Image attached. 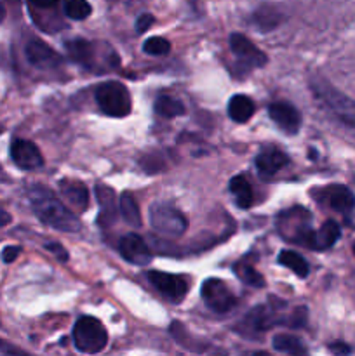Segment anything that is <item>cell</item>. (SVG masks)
<instances>
[{
	"label": "cell",
	"instance_id": "1",
	"mask_svg": "<svg viewBox=\"0 0 355 356\" xmlns=\"http://www.w3.org/2000/svg\"><path fill=\"white\" fill-rule=\"evenodd\" d=\"M28 197H30V204L35 216H37L44 225L65 233L80 232L82 225H80L79 218H77L70 209H66L65 205L47 190V188H30Z\"/></svg>",
	"mask_w": 355,
	"mask_h": 356
},
{
	"label": "cell",
	"instance_id": "2",
	"mask_svg": "<svg viewBox=\"0 0 355 356\" xmlns=\"http://www.w3.org/2000/svg\"><path fill=\"white\" fill-rule=\"evenodd\" d=\"M313 94L319 99V103L331 113V117L336 118L341 125L355 131V101L345 96L343 92L331 86L324 79H313L310 82Z\"/></svg>",
	"mask_w": 355,
	"mask_h": 356
},
{
	"label": "cell",
	"instance_id": "3",
	"mask_svg": "<svg viewBox=\"0 0 355 356\" xmlns=\"http://www.w3.org/2000/svg\"><path fill=\"white\" fill-rule=\"evenodd\" d=\"M96 103L104 115L115 118L127 117L132 108L131 94H129L127 87L117 80L104 82L97 87Z\"/></svg>",
	"mask_w": 355,
	"mask_h": 356
},
{
	"label": "cell",
	"instance_id": "4",
	"mask_svg": "<svg viewBox=\"0 0 355 356\" xmlns=\"http://www.w3.org/2000/svg\"><path fill=\"white\" fill-rule=\"evenodd\" d=\"M73 343L80 353L96 355L104 350L108 343V334L103 323L93 316H82L73 329Z\"/></svg>",
	"mask_w": 355,
	"mask_h": 356
},
{
	"label": "cell",
	"instance_id": "5",
	"mask_svg": "<svg viewBox=\"0 0 355 356\" xmlns=\"http://www.w3.org/2000/svg\"><path fill=\"white\" fill-rule=\"evenodd\" d=\"M150 225L167 236H180L188 228L187 218L167 202H157L150 207Z\"/></svg>",
	"mask_w": 355,
	"mask_h": 356
},
{
	"label": "cell",
	"instance_id": "6",
	"mask_svg": "<svg viewBox=\"0 0 355 356\" xmlns=\"http://www.w3.org/2000/svg\"><path fill=\"white\" fill-rule=\"evenodd\" d=\"M148 282L164 296L166 299L173 302L183 301L184 296L188 294V280L180 275L162 273V271H150Z\"/></svg>",
	"mask_w": 355,
	"mask_h": 356
},
{
	"label": "cell",
	"instance_id": "7",
	"mask_svg": "<svg viewBox=\"0 0 355 356\" xmlns=\"http://www.w3.org/2000/svg\"><path fill=\"white\" fill-rule=\"evenodd\" d=\"M202 298H204L205 305L216 313H226L235 306L237 299L232 294L225 282L218 280V278H209L202 285Z\"/></svg>",
	"mask_w": 355,
	"mask_h": 356
},
{
	"label": "cell",
	"instance_id": "8",
	"mask_svg": "<svg viewBox=\"0 0 355 356\" xmlns=\"http://www.w3.org/2000/svg\"><path fill=\"white\" fill-rule=\"evenodd\" d=\"M341 229L334 221H326L317 232L312 229H303L296 242L303 243L312 250H326L331 249L334 243L340 240Z\"/></svg>",
	"mask_w": 355,
	"mask_h": 356
},
{
	"label": "cell",
	"instance_id": "9",
	"mask_svg": "<svg viewBox=\"0 0 355 356\" xmlns=\"http://www.w3.org/2000/svg\"><path fill=\"white\" fill-rule=\"evenodd\" d=\"M230 49L235 58L247 68H261L267 65V56L242 33L230 35Z\"/></svg>",
	"mask_w": 355,
	"mask_h": 356
},
{
	"label": "cell",
	"instance_id": "10",
	"mask_svg": "<svg viewBox=\"0 0 355 356\" xmlns=\"http://www.w3.org/2000/svg\"><path fill=\"white\" fill-rule=\"evenodd\" d=\"M315 198H319L320 204L327 205V207L340 212V214H350L355 209V195L347 186H341V184L324 188L315 195Z\"/></svg>",
	"mask_w": 355,
	"mask_h": 356
},
{
	"label": "cell",
	"instance_id": "11",
	"mask_svg": "<svg viewBox=\"0 0 355 356\" xmlns=\"http://www.w3.org/2000/svg\"><path fill=\"white\" fill-rule=\"evenodd\" d=\"M10 159H13L14 165L23 170H35L44 165V159L37 146L24 139H14L10 145Z\"/></svg>",
	"mask_w": 355,
	"mask_h": 356
},
{
	"label": "cell",
	"instance_id": "12",
	"mask_svg": "<svg viewBox=\"0 0 355 356\" xmlns=\"http://www.w3.org/2000/svg\"><path fill=\"white\" fill-rule=\"evenodd\" d=\"M24 54H26V59L30 65L40 70L56 68L61 63V56L51 45H47L42 40H37V38L28 42L26 47H24Z\"/></svg>",
	"mask_w": 355,
	"mask_h": 356
},
{
	"label": "cell",
	"instance_id": "13",
	"mask_svg": "<svg viewBox=\"0 0 355 356\" xmlns=\"http://www.w3.org/2000/svg\"><path fill=\"white\" fill-rule=\"evenodd\" d=\"M268 115L277 124V127L287 132V134H294L301 127V117H299L298 110L291 103H285V101L271 103L268 106Z\"/></svg>",
	"mask_w": 355,
	"mask_h": 356
},
{
	"label": "cell",
	"instance_id": "14",
	"mask_svg": "<svg viewBox=\"0 0 355 356\" xmlns=\"http://www.w3.org/2000/svg\"><path fill=\"white\" fill-rule=\"evenodd\" d=\"M120 256L124 257L127 263L138 264V266H145L152 261V252L150 247L146 245L145 240L136 233H129L120 240Z\"/></svg>",
	"mask_w": 355,
	"mask_h": 356
},
{
	"label": "cell",
	"instance_id": "15",
	"mask_svg": "<svg viewBox=\"0 0 355 356\" xmlns=\"http://www.w3.org/2000/svg\"><path fill=\"white\" fill-rule=\"evenodd\" d=\"M289 163V156L275 146L263 148L256 156V167L263 176H274Z\"/></svg>",
	"mask_w": 355,
	"mask_h": 356
},
{
	"label": "cell",
	"instance_id": "16",
	"mask_svg": "<svg viewBox=\"0 0 355 356\" xmlns=\"http://www.w3.org/2000/svg\"><path fill=\"white\" fill-rule=\"evenodd\" d=\"M65 47L73 61L86 66V68L89 70L96 68L97 51H96V45H94L93 42L86 40V38H73V40L66 42Z\"/></svg>",
	"mask_w": 355,
	"mask_h": 356
},
{
	"label": "cell",
	"instance_id": "17",
	"mask_svg": "<svg viewBox=\"0 0 355 356\" xmlns=\"http://www.w3.org/2000/svg\"><path fill=\"white\" fill-rule=\"evenodd\" d=\"M96 197L97 202H100V221L101 226H108L115 221L117 218L118 207H115V193L113 190H110L104 184H97L96 186Z\"/></svg>",
	"mask_w": 355,
	"mask_h": 356
},
{
	"label": "cell",
	"instance_id": "18",
	"mask_svg": "<svg viewBox=\"0 0 355 356\" xmlns=\"http://www.w3.org/2000/svg\"><path fill=\"white\" fill-rule=\"evenodd\" d=\"M59 188H61V193L65 195L66 200L72 205H75L80 211H86L87 205H89V191L79 181L72 179H63L59 183Z\"/></svg>",
	"mask_w": 355,
	"mask_h": 356
},
{
	"label": "cell",
	"instance_id": "19",
	"mask_svg": "<svg viewBox=\"0 0 355 356\" xmlns=\"http://www.w3.org/2000/svg\"><path fill=\"white\" fill-rule=\"evenodd\" d=\"M254 103L246 94H237L228 103V117L237 124H244L254 115Z\"/></svg>",
	"mask_w": 355,
	"mask_h": 356
},
{
	"label": "cell",
	"instance_id": "20",
	"mask_svg": "<svg viewBox=\"0 0 355 356\" xmlns=\"http://www.w3.org/2000/svg\"><path fill=\"white\" fill-rule=\"evenodd\" d=\"M274 348L277 351H281V353H285L289 356H310L305 343L301 339H298L296 336H289V334H278V336H275Z\"/></svg>",
	"mask_w": 355,
	"mask_h": 356
},
{
	"label": "cell",
	"instance_id": "21",
	"mask_svg": "<svg viewBox=\"0 0 355 356\" xmlns=\"http://www.w3.org/2000/svg\"><path fill=\"white\" fill-rule=\"evenodd\" d=\"M230 191L235 197V204L240 209H249L254 202L253 188L247 183V179L244 176H235L230 181Z\"/></svg>",
	"mask_w": 355,
	"mask_h": 356
},
{
	"label": "cell",
	"instance_id": "22",
	"mask_svg": "<svg viewBox=\"0 0 355 356\" xmlns=\"http://www.w3.org/2000/svg\"><path fill=\"white\" fill-rule=\"evenodd\" d=\"M118 211H120L122 218L129 226H141V216H139V207L136 198L131 193H122L120 200H118Z\"/></svg>",
	"mask_w": 355,
	"mask_h": 356
},
{
	"label": "cell",
	"instance_id": "23",
	"mask_svg": "<svg viewBox=\"0 0 355 356\" xmlns=\"http://www.w3.org/2000/svg\"><path fill=\"white\" fill-rule=\"evenodd\" d=\"M282 17H284V16H282V14L278 13L277 7H274V6H261L260 9H258L256 13H254L253 21H254V24H256V26L260 28V30L268 31V30H271V28L277 26V24L282 21Z\"/></svg>",
	"mask_w": 355,
	"mask_h": 356
},
{
	"label": "cell",
	"instance_id": "24",
	"mask_svg": "<svg viewBox=\"0 0 355 356\" xmlns=\"http://www.w3.org/2000/svg\"><path fill=\"white\" fill-rule=\"evenodd\" d=\"M278 263L284 268H289V270H291L292 273L298 275L299 278H305L310 271V266L308 263H306L305 257L299 256L294 250H282V252L278 254Z\"/></svg>",
	"mask_w": 355,
	"mask_h": 356
},
{
	"label": "cell",
	"instance_id": "25",
	"mask_svg": "<svg viewBox=\"0 0 355 356\" xmlns=\"http://www.w3.org/2000/svg\"><path fill=\"white\" fill-rule=\"evenodd\" d=\"M153 108H155V113L164 118H174L184 113V106L181 104V101L174 99V97L171 96H166V94L157 97Z\"/></svg>",
	"mask_w": 355,
	"mask_h": 356
},
{
	"label": "cell",
	"instance_id": "26",
	"mask_svg": "<svg viewBox=\"0 0 355 356\" xmlns=\"http://www.w3.org/2000/svg\"><path fill=\"white\" fill-rule=\"evenodd\" d=\"M233 271H235V275L239 277V280L242 282V284L249 285V287H254V289L265 287L263 275H261L260 271L254 270L251 264L237 263L235 266H233Z\"/></svg>",
	"mask_w": 355,
	"mask_h": 356
},
{
	"label": "cell",
	"instance_id": "27",
	"mask_svg": "<svg viewBox=\"0 0 355 356\" xmlns=\"http://www.w3.org/2000/svg\"><path fill=\"white\" fill-rule=\"evenodd\" d=\"M63 10H65V14L70 19L82 21L90 16L93 7H90V3L87 0H65L63 2Z\"/></svg>",
	"mask_w": 355,
	"mask_h": 356
},
{
	"label": "cell",
	"instance_id": "28",
	"mask_svg": "<svg viewBox=\"0 0 355 356\" xmlns=\"http://www.w3.org/2000/svg\"><path fill=\"white\" fill-rule=\"evenodd\" d=\"M143 51L150 56H166L171 51V44L162 37H150L143 44Z\"/></svg>",
	"mask_w": 355,
	"mask_h": 356
},
{
	"label": "cell",
	"instance_id": "29",
	"mask_svg": "<svg viewBox=\"0 0 355 356\" xmlns=\"http://www.w3.org/2000/svg\"><path fill=\"white\" fill-rule=\"evenodd\" d=\"M0 355L2 356H30L28 353H24L23 350H19V348L6 343L3 339H0Z\"/></svg>",
	"mask_w": 355,
	"mask_h": 356
},
{
	"label": "cell",
	"instance_id": "30",
	"mask_svg": "<svg viewBox=\"0 0 355 356\" xmlns=\"http://www.w3.org/2000/svg\"><path fill=\"white\" fill-rule=\"evenodd\" d=\"M152 24H153L152 14H141V16L136 19V30H138V33H145Z\"/></svg>",
	"mask_w": 355,
	"mask_h": 356
},
{
	"label": "cell",
	"instance_id": "31",
	"mask_svg": "<svg viewBox=\"0 0 355 356\" xmlns=\"http://www.w3.org/2000/svg\"><path fill=\"white\" fill-rule=\"evenodd\" d=\"M45 249H47L49 252L54 254V256L58 257L59 261H63V263H66V261H68V252H66V250L63 249V245H59V243H56V242L47 243V245H45Z\"/></svg>",
	"mask_w": 355,
	"mask_h": 356
},
{
	"label": "cell",
	"instance_id": "32",
	"mask_svg": "<svg viewBox=\"0 0 355 356\" xmlns=\"http://www.w3.org/2000/svg\"><path fill=\"white\" fill-rule=\"evenodd\" d=\"M21 254V247H16V245H9V247H6V249H3V252H2V261L3 263H13L14 259H16L17 256H19Z\"/></svg>",
	"mask_w": 355,
	"mask_h": 356
},
{
	"label": "cell",
	"instance_id": "33",
	"mask_svg": "<svg viewBox=\"0 0 355 356\" xmlns=\"http://www.w3.org/2000/svg\"><path fill=\"white\" fill-rule=\"evenodd\" d=\"M58 2L59 0H28V3L35 9H52Z\"/></svg>",
	"mask_w": 355,
	"mask_h": 356
},
{
	"label": "cell",
	"instance_id": "34",
	"mask_svg": "<svg viewBox=\"0 0 355 356\" xmlns=\"http://www.w3.org/2000/svg\"><path fill=\"white\" fill-rule=\"evenodd\" d=\"M331 351H333L334 355L338 356H343V355H348L350 353V348L347 346V344H341V343H336V344H331Z\"/></svg>",
	"mask_w": 355,
	"mask_h": 356
},
{
	"label": "cell",
	"instance_id": "35",
	"mask_svg": "<svg viewBox=\"0 0 355 356\" xmlns=\"http://www.w3.org/2000/svg\"><path fill=\"white\" fill-rule=\"evenodd\" d=\"M9 222H10V214L2 207V205H0V228L7 226Z\"/></svg>",
	"mask_w": 355,
	"mask_h": 356
},
{
	"label": "cell",
	"instance_id": "36",
	"mask_svg": "<svg viewBox=\"0 0 355 356\" xmlns=\"http://www.w3.org/2000/svg\"><path fill=\"white\" fill-rule=\"evenodd\" d=\"M251 356H271V355L267 353V351H256V353H253Z\"/></svg>",
	"mask_w": 355,
	"mask_h": 356
},
{
	"label": "cell",
	"instance_id": "37",
	"mask_svg": "<svg viewBox=\"0 0 355 356\" xmlns=\"http://www.w3.org/2000/svg\"><path fill=\"white\" fill-rule=\"evenodd\" d=\"M354 254H355V243H354Z\"/></svg>",
	"mask_w": 355,
	"mask_h": 356
}]
</instances>
